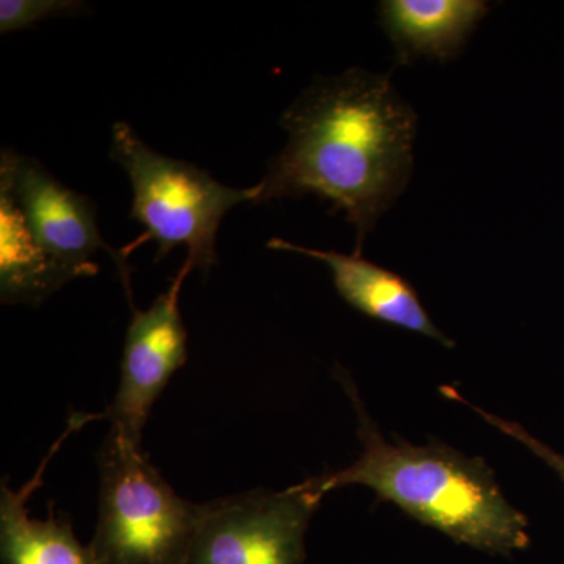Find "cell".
I'll return each mask as SVG.
<instances>
[{"label":"cell","instance_id":"obj_1","mask_svg":"<svg viewBox=\"0 0 564 564\" xmlns=\"http://www.w3.org/2000/svg\"><path fill=\"white\" fill-rule=\"evenodd\" d=\"M288 144L259 182L261 204L315 195L355 226L352 254L413 174L417 115L388 74L361 68L313 82L282 113Z\"/></svg>","mask_w":564,"mask_h":564},{"label":"cell","instance_id":"obj_6","mask_svg":"<svg viewBox=\"0 0 564 564\" xmlns=\"http://www.w3.org/2000/svg\"><path fill=\"white\" fill-rule=\"evenodd\" d=\"M0 192L7 193L24 218L29 232L55 262L77 278L98 273L93 256L110 252L126 292L131 296V267L124 251H115L102 239L96 206L88 196L70 191L36 159L2 151Z\"/></svg>","mask_w":564,"mask_h":564},{"label":"cell","instance_id":"obj_3","mask_svg":"<svg viewBox=\"0 0 564 564\" xmlns=\"http://www.w3.org/2000/svg\"><path fill=\"white\" fill-rule=\"evenodd\" d=\"M98 467L91 564H188L202 505L177 496L141 445L115 430L99 448Z\"/></svg>","mask_w":564,"mask_h":564},{"label":"cell","instance_id":"obj_4","mask_svg":"<svg viewBox=\"0 0 564 564\" xmlns=\"http://www.w3.org/2000/svg\"><path fill=\"white\" fill-rule=\"evenodd\" d=\"M109 158L128 173L131 218L147 229L122 250L128 258L150 240L159 245L155 261L184 245L193 269L209 273L218 262L215 245L223 218L239 204L258 198V184L248 188L223 185L193 163L151 150L128 122H115Z\"/></svg>","mask_w":564,"mask_h":564},{"label":"cell","instance_id":"obj_9","mask_svg":"<svg viewBox=\"0 0 564 564\" xmlns=\"http://www.w3.org/2000/svg\"><path fill=\"white\" fill-rule=\"evenodd\" d=\"M90 415L76 414L62 440L52 447L47 458L29 484L13 491L6 484L0 488V556L2 564H91L87 545H82L66 516L50 510L47 519L29 514L28 500L40 488L50 458L68 434L80 429Z\"/></svg>","mask_w":564,"mask_h":564},{"label":"cell","instance_id":"obj_7","mask_svg":"<svg viewBox=\"0 0 564 564\" xmlns=\"http://www.w3.org/2000/svg\"><path fill=\"white\" fill-rule=\"evenodd\" d=\"M185 261L172 284L147 311L132 306L121 359L120 384L104 417L110 429L141 445L155 400L187 362V329L180 311L181 289L193 272Z\"/></svg>","mask_w":564,"mask_h":564},{"label":"cell","instance_id":"obj_11","mask_svg":"<svg viewBox=\"0 0 564 564\" xmlns=\"http://www.w3.org/2000/svg\"><path fill=\"white\" fill-rule=\"evenodd\" d=\"M61 263L36 243L7 193L0 192V295L2 303L39 306L73 281Z\"/></svg>","mask_w":564,"mask_h":564},{"label":"cell","instance_id":"obj_13","mask_svg":"<svg viewBox=\"0 0 564 564\" xmlns=\"http://www.w3.org/2000/svg\"><path fill=\"white\" fill-rule=\"evenodd\" d=\"M443 392L448 397V399L458 400V402H463L464 404H467V406L473 408L475 413L480 414L489 425L496 426L500 432L508 434V436L513 437V440L519 441L521 444H524L530 452L540 456L549 467H552V469L558 474V477L562 478L564 484V456L562 454H556L554 448H551L549 445L538 441L536 437H533L532 434L527 432L525 429H522L521 425H518V423L503 421V419L497 417V415L485 413L484 410H478V408L467 403L459 393L454 391V389L443 388Z\"/></svg>","mask_w":564,"mask_h":564},{"label":"cell","instance_id":"obj_12","mask_svg":"<svg viewBox=\"0 0 564 564\" xmlns=\"http://www.w3.org/2000/svg\"><path fill=\"white\" fill-rule=\"evenodd\" d=\"M74 0H2L0 2V33L22 31L46 18L63 17L84 9Z\"/></svg>","mask_w":564,"mask_h":564},{"label":"cell","instance_id":"obj_2","mask_svg":"<svg viewBox=\"0 0 564 564\" xmlns=\"http://www.w3.org/2000/svg\"><path fill=\"white\" fill-rule=\"evenodd\" d=\"M339 380L355 404L362 452L345 469L311 478L322 496L344 486H367L456 543L500 555L529 545L525 516L505 499L484 459L437 443H389L364 410L348 375L340 373Z\"/></svg>","mask_w":564,"mask_h":564},{"label":"cell","instance_id":"obj_10","mask_svg":"<svg viewBox=\"0 0 564 564\" xmlns=\"http://www.w3.org/2000/svg\"><path fill=\"white\" fill-rule=\"evenodd\" d=\"M378 11L399 62H448L458 57L489 6L484 0H386Z\"/></svg>","mask_w":564,"mask_h":564},{"label":"cell","instance_id":"obj_5","mask_svg":"<svg viewBox=\"0 0 564 564\" xmlns=\"http://www.w3.org/2000/svg\"><path fill=\"white\" fill-rule=\"evenodd\" d=\"M323 496L313 481L202 505L188 564H303L304 534Z\"/></svg>","mask_w":564,"mask_h":564},{"label":"cell","instance_id":"obj_8","mask_svg":"<svg viewBox=\"0 0 564 564\" xmlns=\"http://www.w3.org/2000/svg\"><path fill=\"white\" fill-rule=\"evenodd\" d=\"M267 247L278 251L299 252L325 263L333 274L336 291L359 313L369 315L375 321L422 334L444 347H454V343L426 314L411 282L400 274L366 261L362 256L313 250L282 239H272Z\"/></svg>","mask_w":564,"mask_h":564}]
</instances>
